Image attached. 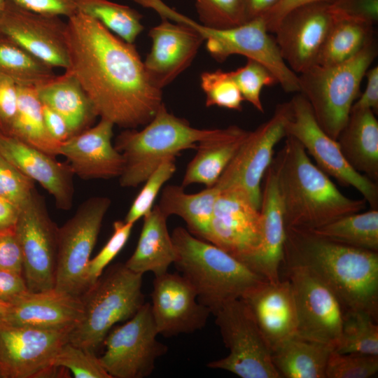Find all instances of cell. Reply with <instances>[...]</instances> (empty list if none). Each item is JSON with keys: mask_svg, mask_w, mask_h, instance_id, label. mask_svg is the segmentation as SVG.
Listing matches in <instances>:
<instances>
[{"mask_svg": "<svg viewBox=\"0 0 378 378\" xmlns=\"http://www.w3.org/2000/svg\"><path fill=\"white\" fill-rule=\"evenodd\" d=\"M309 231L334 242L378 252V209L346 215Z\"/></svg>", "mask_w": 378, "mask_h": 378, "instance_id": "34", "label": "cell"}, {"mask_svg": "<svg viewBox=\"0 0 378 378\" xmlns=\"http://www.w3.org/2000/svg\"><path fill=\"white\" fill-rule=\"evenodd\" d=\"M110 205L108 197H90L58 227L55 290L81 295L84 272Z\"/></svg>", "mask_w": 378, "mask_h": 378, "instance_id": "10", "label": "cell"}, {"mask_svg": "<svg viewBox=\"0 0 378 378\" xmlns=\"http://www.w3.org/2000/svg\"><path fill=\"white\" fill-rule=\"evenodd\" d=\"M260 209L240 188L221 190L204 240L246 263L260 242Z\"/></svg>", "mask_w": 378, "mask_h": 378, "instance_id": "16", "label": "cell"}, {"mask_svg": "<svg viewBox=\"0 0 378 378\" xmlns=\"http://www.w3.org/2000/svg\"><path fill=\"white\" fill-rule=\"evenodd\" d=\"M82 314L80 297L55 289L30 291L10 305L3 322L18 326L70 331L78 323Z\"/></svg>", "mask_w": 378, "mask_h": 378, "instance_id": "25", "label": "cell"}, {"mask_svg": "<svg viewBox=\"0 0 378 378\" xmlns=\"http://www.w3.org/2000/svg\"><path fill=\"white\" fill-rule=\"evenodd\" d=\"M35 182L0 155V197L20 207L35 189Z\"/></svg>", "mask_w": 378, "mask_h": 378, "instance_id": "45", "label": "cell"}, {"mask_svg": "<svg viewBox=\"0 0 378 378\" xmlns=\"http://www.w3.org/2000/svg\"><path fill=\"white\" fill-rule=\"evenodd\" d=\"M175 161V157L165 159L146 178L145 185L131 204L124 220L125 222L134 224L150 211L160 190L176 171Z\"/></svg>", "mask_w": 378, "mask_h": 378, "instance_id": "43", "label": "cell"}, {"mask_svg": "<svg viewBox=\"0 0 378 378\" xmlns=\"http://www.w3.org/2000/svg\"><path fill=\"white\" fill-rule=\"evenodd\" d=\"M200 23L214 29H229L246 23L243 0H195Z\"/></svg>", "mask_w": 378, "mask_h": 378, "instance_id": "40", "label": "cell"}, {"mask_svg": "<svg viewBox=\"0 0 378 378\" xmlns=\"http://www.w3.org/2000/svg\"><path fill=\"white\" fill-rule=\"evenodd\" d=\"M0 270L23 274V255L14 228L0 231Z\"/></svg>", "mask_w": 378, "mask_h": 378, "instance_id": "48", "label": "cell"}, {"mask_svg": "<svg viewBox=\"0 0 378 378\" xmlns=\"http://www.w3.org/2000/svg\"><path fill=\"white\" fill-rule=\"evenodd\" d=\"M264 176L260 205V246L245 265L266 280L276 282L280 280V266L284 258L286 227L276 179L271 166Z\"/></svg>", "mask_w": 378, "mask_h": 378, "instance_id": "24", "label": "cell"}, {"mask_svg": "<svg viewBox=\"0 0 378 378\" xmlns=\"http://www.w3.org/2000/svg\"><path fill=\"white\" fill-rule=\"evenodd\" d=\"M167 218L158 204L143 217L136 248L125 263L130 270L141 274L150 272L158 276L167 272L174 263L176 252L168 230Z\"/></svg>", "mask_w": 378, "mask_h": 378, "instance_id": "27", "label": "cell"}, {"mask_svg": "<svg viewBox=\"0 0 378 378\" xmlns=\"http://www.w3.org/2000/svg\"><path fill=\"white\" fill-rule=\"evenodd\" d=\"M151 305L145 302L126 322L113 327L106 336L105 351L99 358L111 378H144L153 372L156 360L167 346L157 340Z\"/></svg>", "mask_w": 378, "mask_h": 378, "instance_id": "11", "label": "cell"}, {"mask_svg": "<svg viewBox=\"0 0 378 378\" xmlns=\"http://www.w3.org/2000/svg\"><path fill=\"white\" fill-rule=\"evenodd\" d=\"M282 0H243L246 22L262 17Z\"/></svg>", "mask_w": 378, "mask_h": 378, "instance_id": "54", "label": "cell"}, {"mask_svg": "<svg viewBox=\"0 0 378 378\" xmlns=\"http://www.w3.org/2000/svg\"><path fill=\"white\" fill-rule=\"evenodd\" d=\"M289 112V102L279 104L270 119L248 132L214 186L220 190L240 188L260 209L262 179L272 163L276 145L286 136L285 126Z\"/></svg>", "mask_w": 378, "mask_h": 378, "instance_id": "13", "label": "cell"}, {"mask_svg": "<svg viewBox=\"0 0 378 378\" xmlns=\"http://www.w3.org/2000/svg\"><path fill=\"white\" fill-rule=\"evenodd\" d=\"M298 317L296 336L335 348L344 309L334 293L306 267L288 262Z\"/></svg>", "mask_w": 378, "mask_h": 378, "instance_id": "14", "label": "cell"}, {"mask_svg": "<svg viewBox=\"0 0 378 378\" xmlns=\"http://www.w3.org/2000/svg\"><path fill=\"white\" fill-rule=\"evenodd\" d=\"M0 155L43 187L54 198L57 208H71L74 174L67 162H60L55 156L1 132Z\"/></svg>", "mask_w": 378, "mask_h": 378, "instance_id": "22", "label": "cell"}, {"mask_svg": "<svg viewBox=\"0 0 378 378\" xmlns=\"http://www.w3.org/2000/svg\"><path fill=\"white\" fill-rule=\"evenodd\" d=\"M53 69L0 31V74L18 85L37 88L56 76Z\"/></svg>", "mask_w": 378, "mask_h": 378, "instance_id": "35", "label": "cell"}, {"mask_svg": "<svg viewBox=\"0 0 378 378\" xmlns=\"http://www.w3.org/2000/svg\"><path fill=\"white\" fill-rule=\"evenodd\" d=\"M69 66L98 116L125 129L148 123L162 102L133 43L77 12L66 21Z\"/></svg>", "mask_w": 378, "mask_h": 378, "instance_id": "1", "label": "cell"}, {"mask_svg": "<svg viewBox=\"0 0 378 378\" xmlns=\"http://www.w3.org/2000/svg\"><path fill=\"white\" fill-rule=\"evenodd\" d=\"M272 159L286 228L313 230L366 207L363 199L341 192L310 160L302 145L286 136Z\"/></svg>", "mask_w": 378, "mask_h": 378, "instance_id": "3", "label": "cell"}, {"mask_svg": "<svg viewBox=\"0 0 378 378\" xmlns=\"http://www.w3.org/2000/svg\"><path fill=\"white\" fill-rule=\"evenodd\" d=\"M29 292L23 274L0 270V301L12 305Z\"/></svg>", "mask_w": 378, "mask_h": 378, "instance_id": "50", "label": "cell"}, {"mask_svg": "<svg viewBox=\"0 0 378 378\" xmlns=\"http://www.w3.org/2000/svg\"><path fill=\"white\" fill-rule=\"evenodd\" d=\"M29 11L67 18L77 11L74 0H7Z\"/></svg>", "mask_w": 378, "mask_h": 378, "instance_id": "49", "label": "cell"}, {"mask_svg": "<svg viewBox=\"0 0 378 378\" xmlns=\"http://www.w3.org/2000/svg\"><path fill=\"white\" fill-rule=\"evenodd\" d=\"M77 11L104 25L129 43H134L144 27L142 15L132 8L109 0H74Z\"/></svg>", "mask_w": 378, "mask_h": 378, "instance_id": "36", "label": "cell"}, {"mask_svg": "<svg viewBox=\"0 0 378 378\" xmlns=\"http://www.w3.org/2000/svg\"><path fill=\"white\" fill-rule=\"evenodd\" d=\"M220 192L219 188L213 186L197 193L189 194L182 186L168 185L164 187L158 206L167 217H181L192 234L204 240Z\"/></svg>", "mask_w": 378, "mask_h": 378, "instance_id": "30", "label": "cell"}, {"mask_svg": "<svg viewBox=\"0 0 378 378\" xmlns=\"http://www.w3.org/2000/svg\"><path fill=\"white\" fill-rule=\"evenodd\" d=\"M171 235L176 252L174 264L213 314L265 279L239 259L182 227H176Z\"/></svg>", "mask_w": 378, "mask_h": 378, "instance_id": "4", "label": "cell"}, {"mask_svg": "<svg viewBox=\"0 0 378 378\" xmlns=\"http://www.w3.org/2000/svg\"><path fill=\"white\" fill-rule=\"evenodd\" d=\"M230 74L239 88L244 100L263 113L260 92L263 87L278 83L274 74L264 65L251 59H247L244 66L230 71Z\"/></svg>", "mask_w": 378, "mask_h": 378, "instance_id": "39", "label": "cell"}, {"mask_svg": "<svg viewBox=\"0 0 378 378\" xmlns=\"http://www.w3.org/2000/svg\"><path fill=\"white\" fill-rule=\"evenodd\" d=\"M10 305L0 301V323L3 322L6 316Z\"/></svg>", "mask_w": 378, "mask_h": 378, "instance_id": "56", "label": "cell"}, {"mask_svg": "<svg viewBox=\"0 0 378 378\" xmlns=\"http://www.w3.org/2000/svg\"><path fill=\"white\" fill-rule=\"evenodd\" d=\"M151 310L158 335L164 337L192 333L203 328L210 310L181 274L168 272L155 276Z\"/></svg>", "mask_w": 378, "mask_h": 378, "instance_id": "19", "label": "cell"}, {"mask_svg": "<svg viewBox=\"0 0 378 378\" xmlns=\"http://www.w3.org/2000/svg\"><path fill=\"white\" fill-rule=\"evenodd\" d=\"M377 321L363 311H344L341 335L334 351L378 356Z\"/></svg>", "mask_w": 378, "mask_h": 378, "instance_id": "37", "label": "cell"}, {"mask_svg": "<svg viewBox=\"0 0 378 378\" xmlns=\"http://www.w3.org/2000/svg\"><path fill=\"white\" fill-rule=\"evenodd\" d=\"M7 0H0V18L4 10Z\"/></svg>", "mask_w": 378, "mask_h": 378, "instance_id": "57", "label": "cell"}, {"mask_svg": "<svg viewBox=\"0 0 378 378\" xmlns=\"http://www.w3.org/2000/svg\"><path fill=\"white\" fill-rule=\"evenodd\" d=\"M66 28L59 16L29 11L9 1L0 18L1 32L53 69L69 66Z\"/></svg>", "mask_w": 378, "mask_h": 378, "instance_id": "18", "label": "cell"}, {"mask_svg": "<svg viewBox=\"0 0 378 378\" xmlns=\"http://www.w3.org/2000/svg\"><path fill=\"white\" fill-rule=\"evenodd\" d=\"M223 130L195 128L169 113L162 103L144 128L126 129L117 136L114 146L125 160L120 185L136 187L165 159L195 149L198 143L218 136Z\"/></svg>", "mask_w": 378, "mask_h": 378, "instance_id": "5", "label": "cell"}, {"mask_svg": "<svg viewBox=\"0 0 378 378\" xmlns=\"http://www.w3.org/2000/svg\"><path fill=\"white\" fill-rule=\"evenodd\" d=\"M248 131L231 125L218 136L197 144V153L187 166L182 181L184 188L191 184L214 186L232 160Z\"/></svg>", "mask_w": 378, "mask_h": 378, "instance_id": "29", "label": "cell"}, {"mask_svg": "<svg viewBox=\"0 0 378 378\" xmlns=\"http://www.w3.org/2000/svg\"><path fill=\"white\" fill-rule=\"evenodd\" d=\"M377 55L375 39L350 59L332 66L314 64L298 74L300 93L319 126L337 140L358 97L366 71Z\"/></svg>", "mask_w": 378, "mask_h": 378, "instance_id": "7", "label": "cell"}, {"mask_svg": "<svg viewBox=\"0 0 378 378\" xmlns=\"http://www.w3.org/2000/svg\"><path fill=\"white\" fill-rule=\"evenodd\" d=\"M58 227L36 188L20 207L14 227L23 255V276L31 292L54 289Z\"/></svg>", "mask_w": 378, "mask_h": 378, "instance_id": "12", "label": "cell"}, {"mask_svg": "<svg viewBox=\"0 0 378 378\" xmlns=\"http://www.w3.org/2000/svg\"><path fill=\"white\" fill-rule=\"evenodd\" d=\"M43 115L46 129L56 141L62 144L72 136L63 117L44 104H43Z\"/></svg>", "mask_w": 378, "mask_h": 378, "instance_id": "52", "label": "cell"}, {"mask_svg": "<svg viewBox=\"0 0 378 378\" xmlns=\"http://www.w3.org/2000/svg\"><path fill=\"white\" fill-rule=\"evenodd\" d=\"M374 27L362 20L337 17L315 64L332 66L350 59L375 39Z\"/></svg>", "mask_w": 378, "mask_h": 378, "instance_id": "33", "label": "cell"}, {"mask_svg": "<svg viewBox=\"0 0 378 378\" xmlns=\"http://www.w3.org/2000/svg\"><path fill=\"white\" fill-rule=\"evenodd\" d=\"M241 299L246 304L272 349L296 336L298 317L294 294L288 279H263L247 290Z\"/></svg>", "mask_w": 378, "mask_h": 378, "instance_id": "23", "label": "cell"}, {"mask_svg": "<svg viewBox=\"0 0 378 378\" xmlns=\"http://www.w3.org/2000/svg\"><path fill=\"white\" fill-rule=\"evenodd\" d=\"M335 0H282L271 10L262 15L267 29L270 33L274 31L281 18L293 8L305 4L312 2H326L331 4Z\"/></svg>", "mask_w": 378, "mask_h": 378, "instance_id": "53", "label": "cell"}, {"mask_svg": "<svg viewBox=\"0 0 378 378\" xmlns=\"http://www.w3.org/2000/svg\"><path fill=\"white\" fill-rule=\"evenodd\" d=\"M284 258L312 271L344 311H363L377 321L378 252L334 242L309 230L286 228Z\"/></svg>", "mask_w": 378, "mask_h": 378, "instance_id": "2", "label": "cell"}, {"mask_svg": "<svg viewBox=\"0 0 378 378\" xmlns=\"http://www.w3.org/2000/svg\"><path fill=\"white\" fill-rule=\"evenodd\" d=\"M286 122V136L296 139L316 166L341 185L359 192L371 209H378V185L355 171L344 158L338 142L319 126L307 99L300 92L291 99Z\"/></svg>", "mask_w": 378, "mask_h": 378, "instance_id": "9", "label": "cell"}, {"mask_svg": "<svg viewBox=\"0 0 378 378\" xmlns=\"http://www.w3.org/2000/svg\"><path fill=\"white\" fill-rule=\"evenodd\" d=\"M333 349L326 344L294 336L272 349V361L281 377L326 378Z\"/></svg>", "mask_w": 378, "mask_h": 378, "instance_id": "31", "label": "cell"}, {"mask_svg": "<svg viewBox=\"0 0 378 378\" xmlns=\"http://www.w3.org/2000/svg\"><path fill=\"white\" fill-rule=\"evenodd\" d=\"M41 102L66 120L72 136L90 127L98 116L85 90L69 71L36 88Z\"/></svg>", "mask_w": 378, "mask_h": 378, "instance_id": "28", "label": "cell"}, {"mask_svg": "<svg viewBox=\"0 0 378 378\" xmlns=\"http://www.w3.org/2000/svg\"><path fill=\"white\" fill-rule=\"evenodd\" d=\"M378 371V356L340 354L332 350L328 357L326 378H368Z\"/></svg>", "mask_w": 378, "mask_h": 378, "instance_id": "44", "label": "cell"}, {"mask_svg": "<svg viewBox=\"0 0 378 378\" xmlns=\"http://www.w3.org/2000/svg\"><path fill=\"white\" fill-rule=\"evenodd\" d=\"M214 315L229 354L207 367L241 378L281 377L273 363L270 345L241 298L226 302Z\"/></svg>", "mask_w": 378, "mask_h": 378, "instance_id": "8", "label": "cell"}, {"mask_svg": "<svg viewBox=\"0 0 378 378\" xmlns=\"http://www.w3.org/2000/svg\"><path fill=\"white\" fill-rule=\"evenodd\" d=\"M18 106V85L0 74V132L8 135Z\"/></svg>", "mask_w": 378, "mask_h": 378, "instance_id": "46", "label": "cell"}, {"mask_svg": "<svg viewBox=\"0 0 378 378\" xmlns=\"http://www.w3.org/2000/svg\"><path fill=\"white\" fill-rule=\"evenodd\" d=\"M143 274L122 263L104 272L80 296L83 314L68 341L94 352L114 326L132 318L144 302Z\"/></svg>", "mask_w": 378, "mask_h": 378, "instance_id": "6", "label": "cell"}, {"mask_svg": "<svg viewBox=\"0 0 378 378\" xmlns=\"http://www.w3.org/2000/svg\"><path fill=\"white\" fill-rule=\"evenodd\" d=\"M200 85L206 96L207 107L217 106L241 111L244 99L230 71L220 69L205 71L200 76Z\"/></svg>", "mask_w": 378, "mask_h": 378, "instance_id": "38", "label": "cell"}, {"mask_svg": "<svg viewBox=\"0 0 378 378\" xmlns=\"http://www.w3.org/2000/svg\"><path fill=\"white\" fill-rule=\"evenodd\" d=\"M114 124L104 118L61 144L64 156L74 175L82 179H109L121 175L125 160L112 144Z\"/></svg>", "mask_w": 378, "mask_h": 378, "instance_id": "21", "label": "cell"}, {"mask_svg": "<svg viewBox=\"0 0 378 378\" xmlns=\"http://www.w3.org/2000/svg\"><path fill=\"white\" fill-rule=\"evenodd\" d=\"M337 16L329 3L312 2L288 11L274 33L280 53L298 75L316 64L317 56Z\"/></svg>", "mask_w": 378, "mask_h": 378, "instance_id": "17", "label": "cell"}, {"mask_svg": "<svg viewBox=\"0 0 378 378\" xmlns=\"http://www.w3.org/2000/svg\"><path fill=\"white\" fill-rule=\"evenodd\" d=\"M19 211V206L0 197V231L14 228Z\"/></svg>", "mask_w": 378, "mask_h": 378, "instance_id": "55", "label": "cell"}, {"mask_svg": "<svg viewBox=\"0 0 378 378\" xmlns=\"http://www.w3.org/2000/svg\"><path fill=\"white\" fill-rule=\"evenodd\" d=\"M337 141L349 165L377 183L378 121L373 111L351 109Z\"/></svg>", "mask_w": 378, "mask_h": 378, "instance_id": "26", "label": "cell"}, {"mask_svg": "<svg viewBox=\"0 0 378 378\" xmlns=\"http://www.w3.org/2000/svg\"><path fill=\"white\" fill-rule=\"evenodd\" d=\"M148 35L152 46L144 66L151 84L160 90L191 64L204 42L190 26L163 18L149 30Z\"/></svg>", "mask_w": 378, "mask_h": 378, "instance_id": "20", "label": "cell"}, {"mask_svg": "<svg viewBox=\"0 0 378 378\" xmlns=\"http://www.w3.org/2000/svg\"><path fill=\"white\" fill-rule=\"evenodd\" d=\"M8 135L52 156L59 155L61 144L46 129L36 87L18 85V110Z\"/></svg>", "mask_w": 378, "mask_h": 378, "instance_id": "32", "label": "cell"}, {"mask_svg": "<svg viewBox=\"0 0 378 378\" xmlns=\"http://www.w3.org/2000/svg\"><path fill=\"white\" fill-rule=\"evenodd\" d=\"M53 365L69 370L76 378H111L94 352L69 341L60 347Z\"/></svg>", "mask_w": 378, "mask_h": 378, "instance_id": "41", "label": "cell"}, {"mask_svg": "<svg viewBox=\"0 0 378 378\" xmlns=\"http://www.w3.org/2000/svg\"><path fill=\"white\" fill-rule=\"evenodd\" d=\"M366 88L363 93L356 100L351 109H371L378 111V66L369 68L365 73Z\"/></svg>", "mask_w": 378, "mask_h": 378, "instance_id": "51", "label": "cell"}, {"mask_svg": "<svg viewBox=\"0 0 378 378\" xmlns=\"http://www.w3.org/2000/svg\"><path fill=\"white\" fill-rule=\"evenodd\" d=\"M69 330L0 323V378L48 377L55 358L68 341Z\"/></svg>", "mask_w": 378, "mask_h": 378, "instance_id": "15", "label": "cell"}, {"mask_svg": "<svg viewBox=\"0 0 378 378\" xmlns=\"http://www.w3.org/2000/svg\"><path fill=\"white\" fill-rule=\"evenodd\" d=\"M133 226L134 223L125 220H116L113 223L112 235L100 251L90 260L85 268L82 294L97 281L109 263L123 248L129 239Z\"/></svg>", "mask_w": 378, "mask_h": 378, "instance_id": "42", "label": "cell"}, {"mask_svg": "<svg viewBox=\"0 0 378 378\" xmlns=\"http://www.w3.org/2000/svg\"><path fill=\"white\" fill-rule=\"evenodd\" d=\"M337 17L362 20L375 25L378 0H335L330 4Z\"/></svg>", "mask_w": 378, "mask_h": 378, "instance_id": "47", "label": "cell"}]
</instances>
